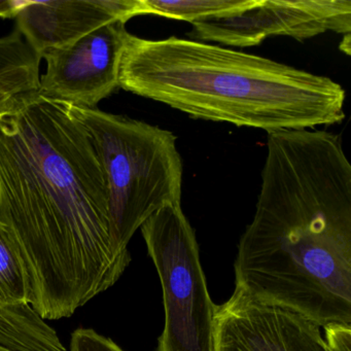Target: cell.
Masks as SVG:
<instances>
[{"label": "cell", "instance_id": "277c9868", "mask_svg": "<svg viewBox=\"0 0 351 351\" xmlns=\"http://www.w3.org/2000/svg\"><path fill=\"white\" fill-rule=\"evenodd\" d=\"M73 108L91 137L106 173L110 236L117 256L128 266V244L145 221L182 201L184 166L176 135L143 121Z\"/></svg>", "mask_w": 351, "mask_h": 351}, {"label": "cell", "instance_id": "9a60e30c", "mask_svg": "<svg viewBox=\"0 0 351 351\" xmlns=\"http://www.w3.org/2000/svg\"><path fill=\"white\" fill-rule=\"evenodd\" d=\"M38 87L19 82H0V114L11 110L21 96L38 92Z\"/></svg>", "mask_w": 351, "mask_h": 351}, {"label": "cell", "instance_id": "e0dca14e", "mask_svg": "<svg viewBox=\"0 0 351 351\" xmlns=\"http://www.w3.org/2000/svg\"><path fill=\"white\" fill-rule=\"evenodd\" d=\"M350 34H345V36H343L342 44L340 45V50L342 52L346 53V55H348V56L350 55Z\"/></svg>", "mask_w": 351, "mask_h": 351}, {"label": "cell", "instance_id": "7a4b0ae2", "mask_svg": "<svg viewBox=\"0 0 351 351\" xmlns=\"http://www.w3.org/2000/svg\"><path fill=\"white\" fill-rule=\"evenodd\" d=\"M236 289L322 328L351 326V165L339 135L268 133L252 223L238 244Z\"/></svg>", "mask_w": 351, "mask_h": 351}, {"label": "cell", "instance_id": "3957f363", "mask_svg": "<svg viewBox=\"0 0 351 351\" xmlns=\"http://www.w3.org/2000/svg\"><path fill=\"white\" fill-rule=\"evenodd\" d=\"M119 85L191 118L268 133L345 119V90L326 75L176 36L145 40L129 34Z\"/></svg>", "mask_w": 351, "mask_h": 351}, {"label": "cell", "instance_id": "ac0fdd59", "mask_svg": "<svg viewBox=\"0 0 351 351\" xmlns=\"http://www.w3.org/2000/svg\"><path fill=\"white\" fill-rule=\"evenodd\" d=\"M0 351H14L12 349L7 348V347L3 346V345H0Z\"/></svg>", "mask_w": 351, "mask_h": 351}, {"label": "cell", "instance_id": "7c38bea8", "mask_svg": "<svg viewBox=\"0 0 351 351\" xmlns=\"http://www.w3.org/2000/svg\"><path fill=\"white\" fill-rule=\"evenodd\" d=\"M32 289L9 230L0 221V305H29Z\"/></svg>", "mask_w": 351, "mask_h": 351}, {"label": "cell", "instance_id": "8992f818", "mask_svg": "<svg viewBox=\"0 0 351 351\" xmlns=\"http://www.w3.org/2000/svg\"><path fill=\"white\" fill-rule=\"evenodd\" d=\"M197 40L250 48L269 36L299 42L326 34H351L350 0H258L239 15L192 24Z\"/></svg>", "mask_w": 351, "mask_h": 351}, {"label": "cell", "instance_id": "4fadbf2b", "mask_svg": "<svg viewBox=\"0 0 351 351\" xmlns=\"http://www.w3.org/2000/svg\"><path fill=\"white\" fill-rule=\"evenodd\" d=\"M40 60L17 29L0 38V82L30 83Z\"/></svg>", "mask_w": 351, "mask_h": 351}, {"label": "cell", "instance_id": "9c48e42d", "mask_svg": "<svg viewBox=\"0 0 351 351\" xmlns=\"http://www.w3.org/2000/svg\"><path fill=\"white\" fill-rule=\"evenodd\" d=\"M141 0H25L17 30L43 58L112 22L126 24L141 16Z\"/></svg>", "mask_w": 351, "mask_h": 351}, {"label": "cell", "instance_id": "30bf717a", "mask_svg": "<svg viewBox=\"0 0 351 351\" xmlns=\"http://www.w3.org/2000/svg\"><path fill=\"white\" fill-rule=\"evenodd\" d=\"M59 337L29 305H0V345L14 351H56Z\"/></svg>", "mask_w": 351, "mask_h": 351}, {"label": "cell", "instance_id": "2e32d148", "mask_svg": "<svg viewBox=\"0 0 351 351\" xmlns=\"http://www.w3.org/2000/svg\"><path fill=\"white\" fill-rule=\"evenodd\" d=\"M25 0H0V18L12 19L17 17Z\"/></svg>", "mask_w": 351, "mask_h": 351}, {"label": "cell", "instance_id": "ba28073f", "mask_svg": "<svg viewBox=\"0 0 351 351\" xmlns=\"http://www.w3.org/2000/svg\"><path fill=\"white\" fill-rule=\"evenodd\" d=\"M215 351L337 350L313 320L235 289L217 307Z\"/></svg>", "mask_w": 351, "mask_h": 351}, {"label": "cell", "instance_id": "8fae6325", "mask_svg": "<svg viewBox=\"0 0 351 351\" xmlns=\"http://www.w3.org/2000/svg\"><path fill=\"white\" fill-rule=\"evenodd\" d=\"M258 0H141V15H156L182 20L191 24L223 19L239 15L258 3Z\"/></svg>", "mask_w": 351, "mask_h": 351}, {"label": "cell", "instance_id": "6da1fadb", "mask_svg": "<svg viewBox=\"0 0 351 351\" xmlns=\"http://www.w3.org/2000/svg\"><path fill=\"white\" fill-rule=\"evenodd\" d=\"M0 221L44 320L71 317L128 267L110 240L104 167L69 104L34 92L0 114Z\"/></svg>", "mask_w": 351, "mask_h": 351}, {"label": "cell", "instance_id": "52a82bcc", "mask_svg": "<svg viewBox=\"0 0 351 351\" xmlns=\"http://www.w3.org/2000/svg\"><path fill=\"white\" fill-rule=\"evenodd\" d=\"M125 25L112 22L45 54L47 71L38 93L73 108H97L120 88L121 60L129 36Z\"/></svg>", "mask_w": 351, "mask_h": 351}, {"label": "cell", "instance_id": "5b68a950", "mask_svg": "<svg viewBox=\"0 0 351 351\" xmlns=\"http://www.w3.org/2000/svg\"><path fill=\"white\" fill-rule=\"evenodd\" d=\"M141 229L163 289L165 328L157 351H215L217 305L209 295L196 236L182 204L162 207Z\"/></svg>", "mask_w": 351, "mask_h": 351}, {"label": "cell", "instance_id": "5bb4252c", "mask_svg": "<svg viewBox=\"0 0 351 351\" xmlns=\"http://www.w3.org/2000/svg\"><path fill=\"white\" fill-rule=\"evenodd\" d=\"M71 351H124L112 339L93 328H80L71 335Z\"/></svg>", "mask_w": 351, "mask_h": 351}]
</instances>
